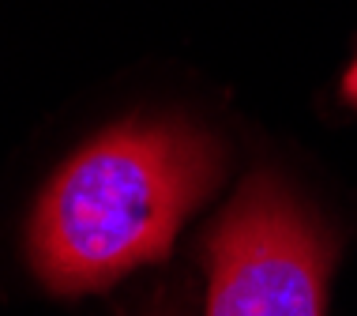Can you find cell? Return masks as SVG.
I'll list each match as a JSON object with an SVG mask.
<instances>
[{"mask_svg":"<svg viewBox=\"0 0 357 316\" xmlns=\"http://www.w3.org/2000/svg\"><path fill=\"white\" fill-rule=\"evenodd\" d=\"M218 174L215 143L185 124L128 121L94 136L38 196L26 226L34 275L75 298L166 260Z\"/></svg>","mask_w":357,"mask_h":316,"instance_id":"cell-1","label":"cell"},{"mask_svg":"<svg viewBox=\"0 0 357 316\" xmlns=\"http://www.w3.org/2000/svg\"><path fill=\"white\" fill-rule=\"evenodd\" d=\"M327 271L324 226L259 170L211 226L204 316H324Z\"/></svg>","mask_w":357,"mask_h":316,"instance_id":"cell-2","label":"cell"},{"mask_svg":"<svg viewBox=\"0 0 357 316\" xmlns=\"http://www.w3.org/2000/svg\"><path fill=\"white\" fill-rule=\"evenodd\" d=\"M342 94L350 102H357V61L350 64V72H346V80H342Z\"/></svg>","mask_w":357,"mask_h":316,"instance_id":"cell-3","label":"cell"}]
</instances>
